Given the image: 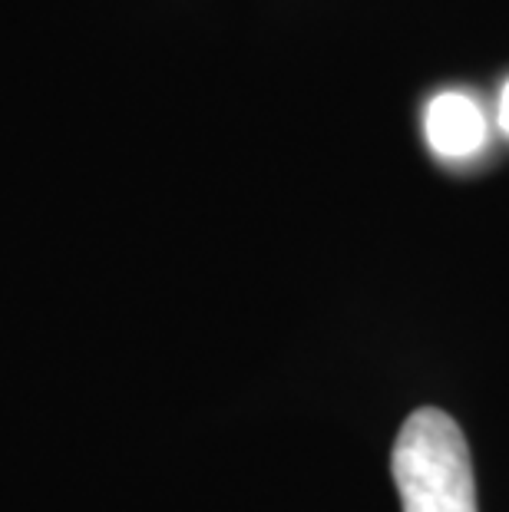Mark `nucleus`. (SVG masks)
<instances>
[{"mask_svg":"<svg viewBox=\"0 0 509 512\" xmlns=\"http://www.w3.org/2000/svg\"><path fill=\"white\" fill-rule=\"evenodd\" d=\"M424 133L440 159H470L486 146V116L473 96L447 90L427 103Z\"/></svg>","mask_w":509,"mask_h":512,"instance_id":"obj_2","label":"nucleus"},{"mask_svg":"<svg viewBox=\"0 0 509 512\" xmlns=\"http://www.w3.org/2000/svg\"><path fill=\"white\" fill-rule=\"evenodd\" d=\"M391 470L404 512H480L470 446L437 407L410 413L397 433Z\"/></svg>","mask_w":509,"mask_h":512,"instance_id":"obj_1","label":"nucleus"},{"mask_svg":"<svg viewBox=\"0 0 509 512\" xmlns=\"http://www.w3.org/2000/svg\"><path fill=\"white\" fill-rule=\"evenodd\" d=\"M500 126H503V133L509 136V80H506L503 93H500Z\"/></svg>","mask_w":509,"mask_h":512,"instance_id":"obj_3","label":"nucleus"}]
</instances>
